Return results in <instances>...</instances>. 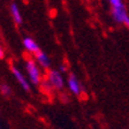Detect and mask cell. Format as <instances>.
<instances>
[{"label": "cell", "mask_w": 129, "mask_h": 129, "mask_svg": "<svg viewBox=\"0 0 129 129\" xmlns=\"http://www.w3.org/2000/svg\"><path fill=\"white\" fill-rule=\"evenodd\" d=\"M111 14H112L113 21L115 22V23L123 24V25H126L129 29V14H128V12H127V8H126V6H124V4L119 6V7L112 8Z\"/></svg>", "instance_id": "obj_1"}, {"label": "cell", "mask_w": 129, "mask_h": 129, "mask_svg": "<svg viewBox=\"0 0 129 129\" xmlns=\"http://www.w3.org/2000/svg\"><path fill=\"white\" fill-rule=\"evenodd\" d=\"M107 1H110V0H107Z\"/></svg>", "instance_id": "obj_13"}, {"label": "cell", "mask_w": 129, "mask_h": 129, "mask_svg": "<svg viewBox=\"0 0 129 129\" xmlns=\"http://www.w3.org/2000/svg\"><path fill=\"white\" fill-rule=\"evenodd\" d=\"M23 46L28 52H31V53H35V54L37 53L38 51H40L38 45H37V43L30 37H25L23 39Z\"/></svg>", "instance_id": "obj_7"}, {"label": "cell", "mask_w": 129, "mask_h": 129, "mask_svg": "<svg viewBox=\"0 0 129 129\" xmlns=\"http://www.w3.org/2000/svg\"><path fill=\"white\" fill-rule=\"evenodd\" d=\"M66 70H67V68L64 67V66H60V67H59V72L61 73V74H62V73H66Z\"/></svg>", "instance_id": "obj_11"}, {"label": "cell", "mask_w": 129, "mask_h": 129, "mask_svg": "<svg viewBox=\"0 0 129 129\" xmlns=\"http://www.w3.org/2000/svg\"><path fill=\"white\" fill-rule=\"evenodd\" d=\"M67 85L68 89L70 90L73 94L75 96H81V93L83 92V86L81 85L78 78L76 77V75L74 73H70L67 77Z\"/></svg>", "instance_id": "obj_3"}, {"label": "cell", "mask_w": 129, "mask_h": 129, "mask_svg": "<svg viewBox=\"0 0 129 129\" xmlns=\"http://www.w3.org/2000/svg\"><path fill=\"white\" fill-rule=\"evenodd\" d=\"M0 58H4V51L1 48V46H0Z\"/></svg>", "instance_id": "obj_12"}, {"label": "cell", "mask_w": 129, "mask_h": 129, "mask_svg": "<svg viewBox=\"0 0 129 129\" xmlns=\"http://www.w3.org/2000/svg\"><path fill=\"white\" fill-rule=\"evenodd\" d=\"M35 58H36V61H37V63L40 64L42 67H44V68H48V67H50V63H51V61H50V58H48V56L46 55L44 52L38 51L37 53L35 54Z\"/></svg>", "instance_id": "obj_8"}, {"label": "cell", "mask_w": 129, "mask_h": 129, "mask_svg": "<svg viewBox=\"0 0 129 129\" xmlns=\"http://www.w3.org/2000/svg\"><path fill=\"white\" fill-rule=\"evenodd\" d=\"M12 73H13L14 77L16 78V81L20 83V85L22 86V89H23L24 91H28L29 92L30 90H31V85H30V82H28V80L25 77H24V75L21 73V70L19 69L17 67H15V66H12Z\"/></svg>", "instance_id": "obj_5"}, {"label": "cell", "mask_w": 129, "mask_h": 129, "mask_svg": "<svg viewBox=\"0 0 129 129\" xmlns=\"http://www.w3.org/2000/svg\"><path fill=\"white\" fill-rule=\"evenodd\" d=\"M0 92H1L4 96H9L11 92H12V89H11V86L8 85V84L1 83L0 84Z\"/></svg>", "instance_id": "obj_9"}, {"label": "cell", "mask_w": 129, "mask_h": 129, "mask_svg": "<svg viewBox=\"0 0 129 129\" xmlns=\"http://www.w3.org/2000/svg\"><path fill=\"white\" fill-rule=\"evenodd\" d=\"M108 3L111 4V7L112 8H115L121 5H123V1H122V0H110Z\"/></svg>", "instance_id": "obj_10"}, {"label": "cell", "mask_w": 129, "mask_h": 129, "mask_svg": "<svg viewBox=\"0 0 129 129\" xmlns=\"http://www.w3.org/2000/svg\"><path fill=\"white\" fill-rule=\"evenodd\" d=\"M9 11H11V15L13 17L14 22H15L17 25H21L23 23V19H22V14L19 9V6L16 5L15 3H12L9 5Z\"/></svg>", "instance_id": "obj_6"}, {"label": "cell", "mask_w": 129, "mask_h": 129, "mask_svg": "<svg viewBox=\"0 0 129 129\" xmlns=\"http://www.w3.org/2000/svg\"><path fill=\"white\" fill-rule=\"evenodd\" d=\"M25 68H27V73H28V76H29L30 83L35 84V85L39 84L40 83V73H39V68L36 64V62L32 61V60H28L27 64H25Z\"/></svg>", "instance_id": "obj_2"}, {"label": "cell", "mask_w": 129, "mask_h": 129, "mask_svg": "<svg viewBox=\"0 0 129 129\" xmlns=\"http://www.w3.org/2000/svg\"><path fill=\"white\" fill-rule=\"evenodd\" d=\"M48 82L51 83L52 88L56 90H62L64 86V80L62 74L59 70H51L48 74Z\"/></svg>", "instance_id": "obj_4"}]
</instances>
